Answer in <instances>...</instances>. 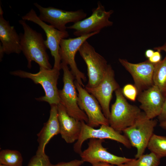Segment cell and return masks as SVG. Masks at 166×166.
Instances as JSON below:
<instances>
[{
    "label": "cell",
    "mask_w": 166,
    "mask_h": 166,
    "mask_svg": "<svg viewBox=\"0 0 166 166\" xmlns=\"http://www.w3.org/2000/svg\"><path fill=\"white\" fill-rule=\"evenodd\" d=\"M24 30L23 33L19 34L22 51L27 61V67L31 68V62L34 61L40 67L52 69L46 52L47 48L42 34L32 28L25 21H18Z\"/></svg>",
    "instance_id": "cell-1"
},
{
    "label": "cell",
    "mask_w": 166,
    "mask_h": 166,
    "mask_svg": "<svg viewBox=\"0 0 166 166\" xmlns=\"http://www.w3.org/2000/svg\"><path fill=\"white\" fill-rule=\"evenodd\" d=\"M60 70L53 68L50 69L40 67L39 71L33 73L19 70L11 72L10 74L24 78L31 79L36 84H39L43 88L44 96L36 99L38 101H45L50 105H58L60 103L59 92L57 85L60 75Z\"/></svg>",
    "instance_id": "cell-2"
},
{
    "label": "cell",
    "mask_w": 166,
    "mask_h": 166,
    "mask_svg": "<svg viewBox=\"0 0 166 166\" xmlns=\"http://www.w3.org/2000/svg\"><path fill=\"white\" fill-rule=\"evenodd\" d=\"M115 92L116 99L111 106L108 120L109 125L120 132L132 126L142 112L140 108L127 102L121 88Z\"/></svg>",
    "instance_id": "cell-3"
},
{
    "label": "cell",
    "mask_w": 166,
    "mask_h": 166,
    "mask_svg": "<svg viewBox=\"0 0 166 166\" xmlns=\"http://www.w3.org/2000/svg\"><path fill=\"white\" fill-rule=\"evenodd\" d=\"M157 124L156 120L149 119L142 112L134 123L122 131L132 146L136 148L135 159L143 154Z\"/></svg>",
    "instance_id": "cell-4"
},
{
    "label": "cell",
    "mask_w": 166,
    "mask_h": 166,
    "mask_svg": "<svg viewBox=\"0 0 166 166\" xmlns=\"http://www.w3.org/2000/svg\"><path fill=\"white\" fill-rule=\"evenodd\" d=\"M61 66L63 72V87L62 89L58 91L60 103L64 106L70 116L87 124L88 121L87 116L78 104V93L74 81L75 77L67 65L61 62Z\"/></svg>",
    "instance_id": "cell-5"
},
{
    "label": "cell",
    "mask_w": 166,
    "mask_h": 166,
    "mask_svg": "<svg viewBox=\"0 0 166 166\" xmlns=\"http://www.w3.org/2000/svg\"><path fill=\"white\" fill-rule=\"evenodd\" d=\"M78 51L87 66L88 81L85 87H95L102 80L109 64L105 58L97 52L87 41L82 44Z\"/></svg>",
    "instance_id": "cell-6"
},
{
    "label": "cell",
    "mask_w": 166,
    "mask_h": 166,
    "mask_svg": "<svg viewBox=\"0 0 166 166\" xmlns=\"http://www.w3.org/2000/svg\"><path fill=\"white\" fill-rule=\"evenodd\" d=\"M92 11L89 17L67 27V28L74 30L73 34L78 37L100 32L102 29L113 25V22L109 19L113 13V10H106L101 2H98L97 7Z\"/></svg>",
    "instance_id": "cell-7"
},
{
    "label": "cell",
    "mask_w": 166,
    "mask_h": 166,
    "mask_svg": "<svg viewBox=\"0 0 166 166\" xmlns=\"http://www.w3.org/2000/svg\"><path fill=\"white\" fill-rule=\"evenodd\" d=\"M22 19L28 21L38 25L44 30L46 36L45 43L47 49L50 50L51 54L54 58L53 68L60 70L61 60L59 53L60 44L61 41L69 36L67 31H61L53 27L48 25L41 20L33 9L26 15L22 17Z\"/></svg>",
    "instance_id": "cell-8"
},
{
    "label": "cell",
    "mask_w": 166,
    "mask_h": 166,
    "mask_svg": "<svg viewBox=\"0 0 166 166\" xmlns=\"http://www.w3.org/2000/svg\"><path fill=\"white\" fill-rule=\"evenodd\" d=\"M100 32L97 31L76 38L63 39L60 43L59 53L61 62L69 66L70 71L76 80L84 88L85 86L82 80L85 82L87 78L85 74L78 69L75 60V55L85 41Z\"/></svg>",
    "instance_id": "cell-9"
},
{
    "label": "cell",
    "mask_w": 166,
    "mask_h": 166,
    "mask_svg": "<svg viewBox=\"0 0 166 166\" xmlns=\"http://www.w3.org/2000/svg\"><path fill=\"white\" fill-rule=\"evenodd\" d=\"M34 5L39 11L38 17L41 20L61 31H66L67 23H76L85 18L87 15L81 10L67 11L51 6L44 7L36 2Z\"/></svg>",
    "instance_id": "cell-10"
},
{
    "label": "cell",
    "mask_w": 166,
    "mask_h": 166,
    "mask_svg": "<svg viewBox=\"0 0 166 166\" xmlns=\"http://www.w3.org/2000/svg\"><path fill=\"white\" fill-rule=\"evenodd\" d=\"M81 122V132L73 146L74 151L77 154L80 155L82 152V146L84 142L90 139H109L120 143L127 148H130L132 146L125 136L122 135L109 125H101L99 128L95 129L88 125L84 121Z\"/></svg>",
    "instance_id": "cell-11"
},
{
    "label": "cell",
    "mask_w": 166,
    "mask_h": 166,
    "mask_svg": "<svg viewBox=\"0 0 166 166\" xmlns=\"http://www.w3.org/2000/svg\"><path fill=\"white\" fill-rule=\"evenodd\" d=\"M74 83L78 92V106L88 118L87 124L93 128L101 125H109V120L102 112L101 107L96 98L76 80Z\"/></svg>",
    "instance_id": "cell-12"
},
{
    "label": "cell",
    "mask_w": 166,
    "mask_h": 166,
    "mask_svg": "<svg viewBox=\"0 0 166 166\" xmlns=\"http://www.w3.org/2000/svg\"><path fill=\"white\" fill-rule=\"evenodd\" d=\"M84 88L97 99L104 114L108 119L110 111L109 105L113 93L120 88L115 80L114 71L111 66L108 65L104 76L98 85L93 88Z\"/></svg>",
    "instance_id": "cell-13"
},
{
    "label": "cell",
    "mask_w": 166,
    "mask_h": 166,
    "mask_svg": "<svg viewBox=\"0 0 166 166\" xmlns=\"http://www.w3.org/2000/svg\"><path fill=\"white\" fill-rule=\"evenodd\" d=\"M104 140L90 139L88 143L87 148L80 154L81 160L84 162L91 164L99 162L109 163L119 166L131 161L132 158L118 156L112 154L104 148L102 144Z\"/></svg>",
    "instance_id": "cell-14"
},
{
    "label": "cell",
    "mask_w": 166,
    "mask_h": 166,
    "mask_svg": "<svg viewBox=\"0 0 166 166\" xmlns=\"http://www.w3.org/2000/svg\"><path fill=\"white\" fill-rule=\"evenodd\" d=\"M118 60L132 76L138 93L154 85L153 78L156 64L148 60L137 63H132L120 58Z\"/></svg>",
    "instance_id": "cell-15"
},
{
    "label": "cell",
    "mask_w": 166,
    "mask_h": 166,
    "mask_svg": "<svg viewBox=\"0 0 166 166\" xmlns=\"http://www.w3.org/2000/svg\"><path fill=\"white\" fill-rule=\"evenodd\" d=\"M3 12L0 6V61L5 53L20 54L22 52L20 35L14 26L10 25L8 21L3 16Z\"/></svg>",
    "instance_id": "cell-16"
},
{
    "label": "cell",
    "mask_w": 166,
    "mask_h": 166,
    "mask_svg": "<svg viewBox=\"0 0 166 166\" xmlns=\"http://www.w3.org/2000/svg\"><path fill=\"white\" fill-rule=\"evenodd\" d=\"M165 98L159 89L154 85L139 93L137 98L140 103V109L149 119H154L160 115Z\"/></svg>",
    "instance_id": "cell-17"
},
{
    "label": "cell",
    "mask_w": 166,
    "mask_h": 166,
    "mask_svg": "<svg viewBox=\"0 0 166 166\" xmlns=\"http://www.w3.org/2000/svg\"><path fill=\"white\" fill-rule=\"evenodd\" d=\"M60 134L61 138L67 143L77 141L81 129V121L70 116L64 106L60 103L57 105Z\"/></svg>",
    "instance_id": "cell-18"
},
{
    "label": "cell",
    "mask_w": 166,
    "mask_h": 166,
    "mask_svg": "<svg viewBox=\"0 0 166 166\" xmlns=\"http://www.w3.org/2000/svg\"><path fill=\"white\" fill-rule=\"evenodd\" d=\"M49 117L44 124L42 128L37 134L38 146L36 154L41 155L45 154V146L54 136L60 134L57 105H50Z\"/></svg>",
    "instance_id": "cell-19"
},
{
    "label": "cell",
    "mask_w": 166,
    "mask_h": 166,
    "mask_svg": "<svg viewBox=\"0 0 166 166\" xmlns=\"http://www.w3.org/2000/svg\"><path fill=\"white\" fill-rule=\"evenodd\" d=\"M154 85L156 86L166 97V55L156 65L153 75Z\"/></svg>",
    "instance_id": "cell-20"
},
{
    "label": "cell",
    "mask_w": 166,
    "mask_h": 166,
    "mask_svg": "<svg viewBox=\"0 0 166 166\" xmlns=\"http://www.w3.org/2000/svg\"><path fill=\"white\" fill-rule=\"evenodd\" d=\"M23 159L16 150L3 149L0 152V164L7 166H22Z\"/></svg>",
    "instance_id": "cell-21"
},
{
    "label": "cell",
    "mask_w": 166,
    "mask_h": 166,
    "mask_svg": "<svg viewBox=\"0 0 166 166\" xmlns=\"http://www.w3.org/2000/svg\"><path fill=\"white\" fill-rule=\"evenodd\" d=\"M147 148L160 159L166 157V136L153 134Z\"/></svg>",
    "instance_id": "cell-22"
},
{
    "label": "cell",
    "mask_w": 166,
    "mask_h": 166,
    "mask_svg": "<svg viewBox=\"0 0 166 166\" xmlns=\"http://www.w3.org/2000/svg\"><path fill=\"white\" fill-rule=\"evenodd\" d=\"M160 159L156 155L151 152L143 154L138 159H133L127 163L128 166H159Z\"/></svg>",
    "instance_id": "cell-23"
},
{
    "label": "cell",
    "mask_w": 166,
    "mask_h": 166,
    "mask_svg": "<svg viewBox=\"0 0 166 166\" xmlns=\"http://www.w3.org/2000/svg\"><path fill=\"white\" fill-rule=\"evenodd\" d=\"M49 156L45 153L41 155L35 154L30 160L27 166H53Z\"/></svg>",
    "instance_id": "cell-24"
},
{
    "label": "cell",
    "mask_w": 166,
    "mask_h": 166,
    "mask_svg": "<svg viewBox=\"0 0 166 166\" xmlns=\"http://www.w3.org/2000/svg\"><path fill=\"white\" fill-rule=\"evenodd\" d=\"M122 93L124 96L132 101H135L138 94V91L134 85L127 84L122 89Z\"/></svg>",
    "instance_id": "cell-25"
},
{
    "label": "cell",
    "mask_w": 166,
    "mask_h": 166,
    "mask_svg": "<svg viewBox=\"0 0 166 166\" xmlns=\"http://www.w3.org/2000/svg\"><path fill=\"white\" fill-rule=\"evenodd\" d=\"M84 163L81 160L75 159L67 162H60L53 166H81Z\"/></svg>",
    "instance_id": "cell-26"
},
{
    "label": "cell",
    "mask_w": 166,
    "mask_h": 166,
    "mask_svg": "<svg viewBox=\"0 0 166 166\" xmlns=\"http://www.w3.org/2000/svg\"><path fill=\"white\" fill-rule=\"evenodd\" d=\"M161 59L160 52L156 50L154 52L152 56L148 60L152 63L156 64L161 60Z\"/></svg>",
    "instance_id": "cell-27"
},
{
    "label": "cell",
    "mask_w": 166,
    "mask_h": 166,
    "mask_svg": "<svg viewBox=\"0 0 166 166\" xmlns=\"http://www.w3.org/2000/svg\"><path fill=\"white\" fill-rule=\"evenodd\" d=\"M157 117L160 122L166 121V97L161 113Z\"/></svg>",
    "instance_id": "cell-28"
},
{
    "label": "cell",
    "mask_w": 166,
    "mask_h": 166,
    "mask_svg": "<svg viewBox=\"0 0 166 166\" xmlns=\"http://www.w3.org/2000/svg\"><path fill=\"white\" fill-rule=\"evenodd\" d=\"M91 166H118L109 163L103 162H99L92 164Z\"/></svg>",
    "instance_id": "cell-29"
},
{
    "label": "cell",
    "mask_w": 166,
    "mask_h": 166,
    "mask_svg": "<svg viewBox=\"0 0 166 166\" xmlns=\"http://www.w3.org/2000/svg\"><path fill=\"white\" fill-rule=\"evenodd\" d=\"M154 52V51L152 49H148L145 51V55L148 59L152 56Z\"/></svg>",
    "instance_id": "cell-30"
},
{
    "label": "cell",
    "mask_w": 166,
    "mask_h": 166,
    "mask_svg": "<svg viewBox=\"0 0 166 166\" xmlns=\"http://www.w3.org/2000/svg\"><path fill=\"white\" fill-rule=\"evenodd\" d=\"M154 49L161 52L162 51H164L166 53V42L163 45L155 47Z\"/></svg>",
    "instance_id": "cell-31"
},
{
    "label": "cell",
    "mask_w": 166,
    "mask_h": 166,
    "mask_svg": "<svg viewBox=\"0 0 166 166\" xmlns=\"http://www.w3.org/2000/svg\"><path fill=\"white\" fill-rule=\"evenodd\" d=\"M159 126L162 128L166 129V121L160 122Z\"/></svg>",
    "instance_id": "cell-32"
},
{
    "label": "cell",
    "mask_w": 166,
    "mask_h": 166,
    "mask_svg": "<svg viewBox=\"0 0 166 166\" xmlns=\"http://www.w3.org/2000/svg\"><path fill=\"white\" fill-rule=\"evenodd\" d=\"M127 163H124V164H121V165H119L118 166H128Z\"/></svg>",
    "instance_id": "cell-33"
},
{
    "label": "cell",
    "mask_w": 166,
    "mask_h": 166,
    "mask_svg": "<svg viewBox=\"0 0 166 166\" xmlns=\"http://www.w3.org/2000/svg\"><path fill=\"white\" fill-rule=\"evenodd\" d=\"M0 166H7L3 165H2V164H0Z\"/></svg>",
    "instance_id": "cell-34"
}]
</instances>
